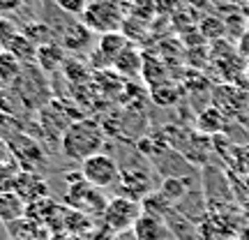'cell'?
Segmentation results:
<instances>
[{
    "label": "cell",
    "mask_w": 249,
    "mask_h": 240,
    "mask_svg": "<svg viewBox=\"0 0 249 240\" xmlns=\"http://www.w3.org/2000/svg\"><path fill=\"white\" fill-rule=\"evenodd\" d=\"M58 5H60L62 9H67V12H71V14H79L86 9V5H88V0H55Z\"/></svg>",
    "instance_id": "cell-19"
},
{
    "label": "cell",
    "mask_w": 249,
    "mask_h": 240,
    "mask_svg": "<svg viewBox=\"0 0 249 240\" xmlns=\"http://www.w3.org/2000/svg\"><path fill=\"white\" fill-rule=\"evenodd\" d=\"M12 192H17L21 196L23 203H35L39 199H46L49 196V185L42 176H37L35 171H18V176L14 178V185H12Z\"/></svg>",
    "instance_id": "cell-7"
},
{
    "label": "cell",
    "mask_w": 249,
    "mask_h": 240,
    "mask_svg": "<svg viewBox=\"0 0 249 240\" xmlns=\"http://www.w3.org/2000/svg\"><path fill=\"white\" fill-rule=\"evenodd\" d=\"M21 72H23V62L2 49L0 51V88H9L12 83H17Z\"/></svg>",
    "instance_id": "cell-11"
},
{
    "label": "cell",
    "mask_w": 249,
    "mask_h": 240,
    "mask_svg": "<svg viewBox=\"0 0 249 240\" xmlns=\"http://www.w3.org/2000/svg\"><path fill=\"white\" fill-rule=\"evenodd\" d=\"M247 7H249V0H247Z\"/></svg>",
    "instance_id": "cell-24"
},
{
    "label": "cell",
    "mask_w": 249,
    "mask_h": 240,
    "mask_svg": "<svg viewBox=\"0 0 249 240\" xmlns=\"http://www.w3.org/2000/svg\"><path fill=\"white\" fill-rule=\"evenodd\" d=\"M123 240H136V238H123Z\"/></svg>",
    "instance_id": "cell-22"
},
{
    "label": "cell",
    "mask_w": 249,
    "mask_h": 240,
    "mask_svg": "<svg viewBox=\"0 0 249 240\" xmlns=\"http://www.w3.org/2000/svg\"><path fill=\"white\" fill-rule=\"evenodd\" d=\"M141 213L143 208L136 199H132V196H116V199H108L107 210L102 215V222H104L108 231L123 233L127 229H132Z\"/></svg>",
    "instance_id": "cell-4"
},
{
    "label": "cell",
    "mask_w": 249,
    "mask_h": 240,
    "mask_svg": "<svg viewBox=\"0 0 249 240\" xmlns=\"http://www.w3.org/2000/svg\"><path fill=\"white\" fill-rule=\"evenodd\" d=\"M35 62L44 72L60 70L62 65H65V49H62V46H58V44H53V42H44V44L37 46Z\"/></svg>",
    "instance_id": "cell-10"
},
{
    "label": "cell",
    "mask_w": 249,
    "mask_h": 240,
    "mask_svg": "<svg viewBox=\"0 0 249 240\" xmlns=\"http://www.w3.org/2000/svg\"><path fill=\"white\" fill-rule=\"evenodd\" d=\"M23 215H26V203L21 201V196L12 189H2L0 192V220H2V224L17 222Z\"/></svg>",
    "instance_id": "cell-9"
},
{
    "label": "cell",
    "mask_w": 249,
    "mask_h": 240,
    "mask_svg": "<svg viewBox=\"0 0 249 240\" xmlns=\"http://www.w3.org/2000/svg\"><path fill=\"white\" fill-rule=\"evenodd\" d=\"M124 46H127L124 44V37H120L118 33H107V35H102V42H99V49L107 51V55H108V60L111 62L123 54Z\"/></svg>",
    "instance_id": "cell-16"
},
{
    "label": "cell",
    "mask_w": 249,
    "mask_h": 240,
    "mask_svg": "<svg viewBox=\"0 0 249 240\" xmlns=\"http://www.w3.org/2000/svg\"><path fill=\"white\" fill-rule=\"evenodd\" d=\"M26 5V0H0V17H12Z\"/></svg>",
    "instance_id": "cell-17"
},
{
    "label": "cell",
    "mask_w": 249,
    "mask_h": 240,
    "mask_svg": "<svg viewBox=\"0 0 249 240\" xmlns=\"http://www.w3.org/2000/svg\"><path fill=\"white\" fill-rule=\"evenodd\" d=\"M132 233L136 240H171V226L166 217L152 213H141L134 222Z\"/></svg>",
    "instance_id": "cell-8"
},
{
    "label": "cell",
    "mask_w": 249,
    "mask_h": 240,
    "mask_svg": "<svg viewBox=\"0 0 249 240\" xmlns=\"http://www.w3.org/2000/svg\"><path fill=\"white\" fill-rule=\"evenodd\" d=\"M185 192H187L185 180H180V178H166L160 187V194L164 196L169 203H178L180 199L185 196Z\"/></svg>",
    "instance_id": "cell-15"
},
{
    "label": "cell",
    "mask_w": 249,
    "mask_h": 240,
    "mask_svg": "<svg viewBox=\"0 0 249 240\" xmlns=\"http://www.w3.org/2000/svg\"><path fill=\"white\" fill-rule=\"evenodd\" d=\"M5 51H9L12 55H17L21 62H30V60H35L37 46L30 42V37H28V35L14 33V35L9 37V42H7V46H5Z\"/></svg>",
    "instance_id": "cell-12"
},
{
    "label": "cell",
    "mask_w": 249,
    "mask_h": 240,
    "mask_svg": "<svg viewBox=\"0 0 249 240\" xmlns=\"http://www.w3.org/2000/svg\"><path fill=\"white\" fill-rule=\"evenodd\" d=\"M14 33H17V30H14V26L9 23L7 18H2V17H0V51H2V49L7 46L9 37L14 35Z\"/></svg>",
    "instance_id": "cell-18"
},
{
    "label": "cell",
    "mask_w": 249,
    "mask_h": 240,
    "mask_svg": "<svg viewBox=\"0 0 249 240\" xmlns=\"http://www.w3.org/2000/svg\"><path fill=\"white\" fill-rule=\"evenodd\" d=\"M12 160H14V157H12V150H9V143L0 139V164H7V162H12Z\"/></svg>",
    "instance_id": "cell-21"
},
{
    "label": "cell",
    "mask_w": 249,
    "mask_h": 240,
    "mask_svg": "<svg viewBox=\"0 0 249 240\" xmlns=\"http://www.w3.org/2000/svg\"><path fill=\"white\" fill-rule=\"evenodd\" d=\"M120 9L113 0H88L86 9L81 12L83 26L92 33H116L120 28Z\"/></svg>",
    "instance_id": "cell-3"
},
{
    "label": "cell",
    "mask_w": 249,
    "mask_h": 240,
    "mask_svg": "<svg viewBox=\"0 0 249 240\" xmlns=\"http://www.w3.org/2000/svg\"><path fill=\"white\" fill-rule=\"evenodd\" d=\"M238 51H240L242 55H247V58H249V23L245 26V30H242L240 42H238Z\"/></svg>",
    "instance_id": "cell-20"
},
{
    "label": "cell",
    "mask_w": 249,
    "mask_h": 240,
    "mask_svg": "<svg viewBox=\"0 0 249 240\" xmlns=\"http://www.w3.org/2000/svg\"><path fill=\"white\" fill-rule=\"evenodd\" d=\"M0 226H2V220H0Z\"/></svg>",
    "instance_id": "cell-23"
},
{
    "label": "cell",
    "mask_w": 249,
    "mask_h": 240,
    "mask_svg": "<svg viewBox=\"0 0 249 240\" xmlns=\"http://www.w3.org/2000/svg\"><path fill=\"white\" fill-rule=\"evenodd\" d=\"M60 148L65 152V157H70L74 162H83L102 152L104 148V129L97 120L90 118H79L65 129L60 139Z\"/></svg>",
    "instance_id": "cell-1"
},
{
    "label": "cell",
    "mask_w": 249,
    "mask_h": 240,
    "mask_svg": "<svg viewBox=\"0 0 249 240\" xmlns=\"http://www.w3.org/2000/svg\"><path fill=\"white\" fill-rule=\"evenodd\" d=\"M70 180L71 183H70V189H67V205L83 215H99L102 217L108 205L104 189H99V187L90 185L88 180H83L81 171L70 176Z\"/></svg>",
    "instance_id": "cell-2"
},
{
    "label": "cell",
    "mask_w": 249,
    "mask_h": 240,
    "mask_svg": "<svg viewBox=\"0 0 249 240\" xmlns=\"http://www.w3.org/2000/svg\"><path fill=\"white\" fill-rule=\"evenodd\" d=\"M224 127V116L219 109H205L203 113L198 116V129L201 132H219Z\"/></svg>",
    "instance_id": "cell-14"
},
{
    "label": "cell",
    "mask_w": 249,
    "mask_h": 240,
    "mask_svg": "<svg viewBox=\"0 0 249 240\" xmlns=\"http://www.w3.org/2000/svg\"><path fill=\"white\" fill-rule=\"evenodd\" d=\"M81 176L83 180H88L90 185L99 187V189H107V187H113L120 180V169L113 157H108L104 152H97L88 160L81 162Z\"/></svg>",
    "instance_id": "cell-5"
},
{
    "label": "cell",
    "mask_w": 249,
    "mask_h": 240,
    "mask_svg": "<svg viewBox=\"0 0 249 240\" xmlns=\"http://www.w3.org/2000/svg\"><path fill=\"white\" fill-rule=\"evenodd\" d=\"M113 67L120 70L123 74H127V76H134V74H139V72H141V55L136 54L132 46H124L123 54L113 60Z\"/></svg>",
    "instance_id": "cell-13"
},
{
    "label": "cell",
    "mask_w": 249,
    "mask_h": 240,
    "mask_svg": "<svg viewBox=\"0 0 249 240\" xmlns=\"http://www.w3.org/2000/svg\"><path fill=\"white\" fill-rule=\"evenodd\" d=\"M7 143H9V150H12V157L17 160V164L23 171H35L37 166H42L46 162L44 150L33 139H28L26 134H17Z\"/></svg>",
    "instance_id": "cell-6"
}]
</instances>
